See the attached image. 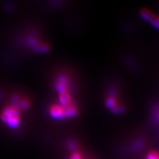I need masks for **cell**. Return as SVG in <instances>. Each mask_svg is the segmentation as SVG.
<instances>
[{
	"instance_id": "13",
	"label": "cell",
	"mask_w": 159,
	"mask_h": 159,
	"mask_svg": "<svg viewBox=\"0 0 159 159\" xmlns=\"http://www.w3.org/2000/svg\"><path fill=\"white\" fill-rule=\"evenodd\" d=\"M142 145H143V143H142L141 141L137 142V143H135V148H137L141 147L142 146Z\"/></svg>"
},
{
	"instance_id": "12",
	"label": "cell",
	"mask_w": 159,
	"mask_h": 159,
	"mask_svg": "<svg viewBox=\"0 0 159 159\" xmlns=\"http://www.w3.org/2000/svg\"><path fill=\"white\" fill-rule=\"evenodd\" d=\"M29 106V102L27 100H23L21 102V107L23 109H27Z\"/></svg>"
},
{
	"instance_id": "4",
	"label": "cell",
	"mask_w": 159,
	"mask_h": 159,
	"mask_svg": "<svg viewBox=\"0 0 159 159\" xmlns=\"http://www.w3.org/2000/svg\"><path fill=\"white\" fill-rule=\"evenodd\" d=\"M67 84L68 80L65 77L62 76L58 80V81L56 84V88L57 90L59 92V93L68 92Z\"/></svg>"
},
{
	"instance_id": "9",
	"label": "cell",
	"mask_w": 159,
	"mask_h": 159,
	"mask_svg": "<svg viewBox=\"0 0 159 159\" xmlns=\"http://www.w3.org/2000/svg\"><path fill=\"white\" fill-rule=\"evenodd\" d=\"M151 23L154 27L157 29H159V18L154 17L151 21Z\"/></svg>"
},
{
	"instance_id": "14",
	"label": "cell",
	"mask_w": 159,
	"mask_h": 159,
	"mask_svg": "<svg viewBox=\"0 0 159 159\" xmlns=\"http://www.w3.org/2000/svg\"><path fill=\"white\" fill-rule=\"evenodd\" d=\"M158 159H159V158H158Z\"/></svg>"
},
{
	"instance_id": "6",
	"label": "cell",
	"mask_w": 159,
	"mask_h": 159,
	"mask_svg": "<svg viewBox=\"0 0 159 159\" xmlns=\"http://www.w3.org/2000/svg\"><path fill=\"white\" fill-rule=\"evenodd\" d=\"M141 16L144 20L150 22L154 17L152 14L149 11H147V10H142L141 12Z\"/></svg>"
},
{
	"instance_id": "1",
	"label": "cell",
	"mask_w": 159,
	"mask_h": 159,
	"mask_svg": "<svg viewBox=\"0 0 159 159\" xmlns=\"http://www.w3.org/2000/svg\"><path fill=\"white\" fill-rule=\"evenodd\" d=\"M1 120L12 128L17 127L21 121V113L16 106H9L1 113Z\"/></svg>"
},
{
	"instance_id": "11",
	"label": "cell",
	"mask_w": 159,
	"mask_h": 159,
	"mask_svg": "<svg viewBox=\"0 0 159 159\" xmlns=\"http://www.w3.org/2000/svg\"><path fill=\"white\" fill-rule=\"evenodd\" d=\"M70 159H82L80 154H79L78 152H74L72 155H71L70 158Z\"/></svg>"
},
{
	"instance_id": "8",
	"label": "cell",
	"mask_w": 159,
	"mask_h": 159,
	"mask_svg": "<svg viewBox=\"0 0 159 159\" xmlns=\"http://www.w3.org/2000/svg\"><path fill=\"white\" fill-rule=\"evenodd\" d=\"M112 113L115 114H120L125 111V108L121 106H116L113 109H111Z\"/></svg>"
},
{
	"instance_id": "5",
	"label": "cell",
	"mask_w": 159,
	"mask_h": 159,
	"mask_svg": "<svg viewBox=\"0 0 159 159\" xmlns=\"http://www.w3.org/2000/svg\"><path fill=\"white\" fill-rule=\"evenodd\" d=\"M58 100H59V104L62 107L67 106L72 102L71 96L70 95V93L66 92H63L59 93L58 95Z\"/></svg>"
},
{
	"instance_id": "2",
	"label": "cell",
	"mask_w": 159,
	"mask_h": 159,
	"mask_svg": "<svg viewBox=\"0 0 159 159\" xmlns=\"http://www.w3.org/2000/svg\"><path fill=\"white\" fill-rule=\"evenodd\" d=\"M50 115L54 119L63 117V107L60 104H54L50 108Z\"/></svg>"
},
{
	"instance_id": "7",
	"label": "cell",
	"mask_w": 159,
	"mask_h": 159,
	"mask_svg": "<svg viewBox=\"0 0 159 159\" xmlns=\"http://www.w3.org/2000/svg\"><path fill=\"white\" fill-rule=\"evenodd\" d=\"M106 106L108 109H113L116 106V101L114 98H109L106 102Z\"/></svg>"
},
{
	"instance_id": "3",
	"label": "cell",
	"mask_w": 159,
	"mask_h": 159,
	"mask_svg": "<svg viewBox=\"0 0 159 159\" xmlns=\"http://www.w3.org/2000/svg\"><path fill=\"white\" fill-rule=\"evenodd\" d=\"M77 109L72 103L70 105L63 107V118L64 117H72L76 116Z\"/></svg>"
},
{
	"instance_id": "10",
	"label": "cell",
	"mask_w": 159,
	"mask_h": 159,
	"mask_svg": "<svg viewBox=\"0 0 159 159\" xmlns=\"http://www.w3.org/2000/svg\"><path fill=\"white\" fill-rule=\"evenodd\" d=\"M159 155L156 152H151L147 157V159H158Z\"/></svg>"
}]
</instances>
